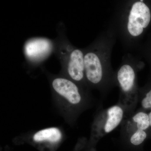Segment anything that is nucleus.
I'll use <instances>...</instances> for the list:
<instances>
[{"label":"nucleus","instance_id":"nucleus-6","mask_svg":"<svg viewBox=\"0 0 151 151\" xmlns=\"http://www.w3.org/2000/svg\"><path fill=\"white\" fill-rule=\"evenodd\" d=\"M127 118L123 107L117 103L100 110L96 115L92 126L91 139L96 142L121 126Z\"/></svg>","mask_w":151,"mask_h":151},{"label":"nucleus","instance_id":"nucleus-10","mask_svg":"<svg viewBox=\"0 0 151 151\" xmlns=\"http://www.w3.org/2000/svg\"><path fill=\"white\" fill-rule=\"evenodd\" d=\"M138 103L140 105V108L148 114L151 129V88H139Z\"/></svg>","mask_w":151,"mask_h":151},{"label":"nucleus","instance_id":"nucleus-3","mask_svg":"<svg viewBox=\"0 0 151 151\" xmlns=\"http://www.w3.org/2000/svg\"><path fill=\"white\" fill-rule=\"evenodd\" d=\"M54 53L60 63L63 75L84 87H88L85 79L83 48H78L70 42L63 23L58 25Z\"/></svg>","mask_w":151,"mask_h":151},{"label":"nucleus","instance_id":"nucleus-9","mask_svg":"<svg viewBox=\"0 0 151 151\" xmlns=\"http://www.w3.org/2000/svg\"><path fill=\"white\" fill-rule=\"evenodd\" d=\"M60 130L55 127L47 128L36 132L33 136L34 141L36 142H47L56 143L62 138Z\"/></svg>","mask_w":151,"mask_h":151},{"label":"nucleus","instance_id":"nucleus-1","mask_svg":"<svg viewBox=\"0 0 151 151\" xmlns=\"http://www.w3.org/2000/svg\"><path fill=\"white\" fill-rule=\"evenodd\" d=\"M117 37L116 29L111 23L107 29L83 48L87 86L98 89L103 96L116 86L115 71L112 68L111 60Z\"/></svg>","mask_w":151,"mask_h":151},{"label":"nucleus","instance_id":"nucleus-8","mask_svg":"<svg viewBox=\"0 0 151 151\" xmlns=\"http://www.w3.org/2000/svg\"><path fill=\"white\" fill-rule=\"evenodd\" d=\"M54 40L36 37L30 38L24 44V55L28 66L36 67L42 65L54 53Z\"/></svg>","mask_w":151,"mask_h":151},{"label":"nucleus","instance_id":"nucleus-2","mask_svg":"<svg viewBox=\"0 0 151 151\" xmlns=\"http://www.w3.org/2000/svg\"><path fill=\"white\" fill-rule=\"evenodd\" d=\"M151 11L143 0L120 2L111 23L127 49L137 48L138 40L148 26Z\"/></svg>","mask_w":151,"mask_h":151},{"label":"nucleus","instance_id":"nucleus-5","mask_svg":"<svg viewBox=\"0 0 151 151\" xmlns=\"http://www.w3.org/2000/svg\"><path fill=\"white\" fill-rule=\"evenodd\" d=\"M121 127L120 137L122 140L134 147L140 146L151 129L148 114L140 108L124 119Z\"/></svg>","mask_w":151,"mask_h":151},{"label":"nucleus","instance_id":"nucleus-7","mask_svg":"<svg viewBox=\"0 0 151 151\" xmlns=\"http://www.w3.org/2000/svg\"><path fill=\"white\" fill-rule=\"evenodd\" d=\"M52 88L55 94L76 108H81L86 101V93L81 86L63 75L51 78Z\"/></svg>","mask_w":151,"mask_h":151},{"label":"nucleus","instance_id":"nucleus-4","mask_svg":"<svg viewBox=\"0 0 151 151\" xmlns=\"http://www.w3.org/2000/svg\"><path fill=\"white\" fill-rule=\"evenodd\" d=\"M142 67L137 57L127 53L123 57L122 62L115 71L116 86L120 90L118 103L125 110L127 117L136 111L139 101V88L137 73Z\"/></svg>","mask_w":151,"mask_h":151}]
</instances>
